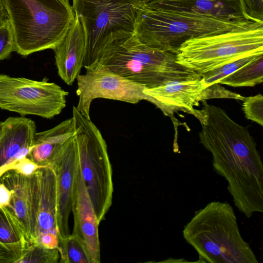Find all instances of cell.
Returning <instances> with one entry per match:
<instances>
[{
  "label": "cell",
  "mask_w": 263,
  "mask_h": 263,
  "mask_svg": "<svg viewBox=\"0 0 263 263\" xmlns=\"http://www.w3.org/2000/svg\"><path fill=\"white\" fill-rule=\"evenodd\" d=\"M196 117L200 142L212 157L214 171L228 183L236 208L247 218L263 212V163L248 127L220 107L202 101Z\"/></svg>",
  "instance_id": "1"
},
{
  "label": "cell",
  "mask_w": 263,
  "mask_h": 263,
  "mask_svg": "<svg viewBox=\"0 0 263 263\" xmlns=\"http://www.w3.org/2000/svg\"><path fill=\"white\" fill-rule=\"evenodd\" d=\"M183 236L197 252L198 262L258 263L242 238L232 206L214 201L196 210L184 226Z\"/></svg>",
  "instance_id": "2"
},
{
  "label": "cell",
  "mask_w": 263,
  "mask_h": 263,
  "mask_svg": "<svg viewBox=\"0 0 263 263\" xmlns=\"http://www.w3.org/2000/svg\"><path fill=\"white\" fill-rule=\"evenodd\" d=\"M11 24L14 51L26 57L54 49L75 18L69 0H2Z\"/></svg>",
  "instance_id": "3"
},
{
  "label": "cell",
  "mask_w": 263,
  "mask_h": 263,
  "mask_svg": "<svg viewBox=\"0 0 263 263\" xmlns=\"http://www.w3.org/2000/svg\"><path fill=\"white\" fill-rule=\"evenodd\" d=\"M98 61L146 88L202 78L178 63L176 54L149 47L140 42L134 34L108 45Z\"/></svg>",
  "instance_id": "4"
},
{
  "label": "cell",
  "mask_w": 263,
  "mask_h": 263,
  "mask_svg": "<svg viewBox=\"0 0 263 263\" xmlns=\"http://www.w3.org/2000/svg\"><path fill=\"white\" fill-rule=\"evenodd\" d=\"M251 21H225L191 13L153 9L142 2L134 35L149 47L176 54L189 40L225 32Z\"/></svg>",
  "instance_id": "5"
},
{
  "label": "cell",
  "mask_w": 263,
  "mask_h": 263,
  "mask_svg": "<svg viewBox=\"0 0 263 263\" xmlns=\"http://www.w3.org/2000/svg\"><path fill=\"white\" fill-rule=\"evenodd\" d=\"M72 8L82 25L85 43L83 67L97 61L112 42L134 34L137 0H72Z\"/></svg>",
  "instance_id": "6"
},
{
  "label": "cell",
  "mask_w": 263,
  "mask_h": 263,
  "mask_svg": "<svg viewBox=\"0 0 263 263\" xmlns=\"http://www.w3.org/2000/svg\"><path fill=\"white\" fill-rule=\"evenodd\" d=\"M263 54V23L246 25L188 40L176 53L177 62L200 74L241 58Z\"/></svg>",
  "instance_id": "7"
},
{
  "label": "cell",
  "mask_w": 263,
  "mask_h": 263,
  "mask_svg": "<svg viewBox=\"0 0 263 263\" xmlns=\"http://www.w3.org/2000/svg\"><path fill=\"white\" fill-rule=\"evenodd\" d=\"M79 166L82 177L100 223L110 209L114 185L106 143L95 124L72 108Z\"/></svg>",
  "instance_id": "8"
},
{
  "label": "cell",
  "mask_w": 263,
  "mask_h": 263,
  "mask_svg": "<svg viewBox=\"0 0 263 263\" xmlns=\"http://www.w3.org/2000/svg\"><path fill=\"white\" fill-rule=\"evenodd\" d=\"M68 92L46 80L0 74V108L51 119L65 107Z\"/></svg>",
  "instance_id": "9"
},
{
  "label": "cell",
  "mask_w": 263,
  "mask_h": 263,
  "mask_svg": "<svg viewBox=\"0 0 263 263\" xmlns=\"http://www.w3.org/2000/svg\"><path fill=\"white\" fill-rule=\"evenodd\" d=\"M84 68L85 73L79 74L76 79L79 101L76 108L85 118L90 119V107L95 99L132 104L143 100L152 102V98L143 92L145 86L116 73L98 61Z\"/></svg>",
  "instance_id": "10"
},
{
  "label": "cell",
  "mask_w": 263,
  "mask_h": 263,
  "mask_svg": "<svg viewBox=\"0 0 263 263\" xmlns=\"http://www.w3.org/2000/svg\"><path fill=\"white\" fill-rule=\"evenodd\" d=\"M34 211L36 229L33 243L57 249V191L55 173L50 166L34 172Z\"/></svg>",
  "instance_id": "11"
},
{
  "label": "cell",
  "mask_w": 263,
  "mask_h": 263,
  "mask_svg": "<svg viewBox=\"0 0 263 263\" xmlns=\"http://www.w3.org/2000/svg\"><path fill=\"white\" fill-rule=\"evenodd\" d=\"M79 165L78 151L74 136L56 151L48 164L53 170L57 180V227L59 239L71 234L69 218Z\"/></svg>",
  "instance_id": "12"
},
{
  "label": "cell",
  "mask_w": 263,
  "mask_h": 263,
  "mask_svg": "<svg viewBox=\"0 0 263 263\" xmlns=\"http://www.w3.org/2000/svg\"><path fill=\"white\" fill-rule=\"evenodd\" d=\"M74 224L71 234L82 246L89 263L101 262L98 222L79 165L72 195Z\"/></svg>",
  "instance_id": "13"
},
{
  "label": "cell",
  "mask_w": 263,
  "mask_h": 263,
  "mask_svg": "<svg viewBox=\"0 0 263 263\" xmlns=\"http://www.w3.org/2000/svg\"><path fill=\"white\" fill-rule=\"evenodd\" d=\"M208 86L202 79L176 82L146 88L144 93L152 98V103L166 116L171 118L174 112L182 111L197 116L199 102L204 101L203 91Z\"/></svg>",
  "instance_id": "14"
},
{
  "label": "cell",
  "mask_w": 263,
  "mask_h": 263,
  "mask_svg": "<svg viewBox=\"0 0 263 263\" xmlns=\"http://www.w3.org/2000/svg\"><path fill=\"white\" fill-rule=\"evenodd\" d=\"M11 192L7 206L23 228L29 245L34 243L36 219L34 211V187L33 174L23 175L15 170H9L0 177Z\"/></svg>",
  "instance_id": "15"
},
{
  "label": "cell",
  "mask_w": 263,
  "mask_h": 263,
  "mask_svg": "<svg viewBox=\"0 0 263 263\" xmlns=\"http://www.w3.org/2000/svg\"><path fill=\"white\" fill-rule=\"evenodd\" d=\"M149 8L184 12L225 21H251L243 0H153Z\"/></svg>",
  "instance_id": "16"
},
{
  "label": "cell",
  "mask_w": 263,
  "mask_h": 263,
  "mask_svg": "<svg viewBox=\"0 0 263 263\" xmlns=\"http://www.w3.org/2000/svg\"><path fill=\"white\" fill-rule=\"evenodd\" d=\"M35 133V123L30 119L23 116L6 119L0 135V167L27 157Z\"/></svg>",
  "instance_id": "17"
},
{
  "label": "cell",
  "mask_w": 263,
  "mask_h": 263,
  "mask_svg": "<svg viewBox=\"0 0 263 263\" xmlns=\"http://www.w3.org/2000/svg\"><path fill=\"white\" fill-rule=\"evenodd\" d=\"M85 43L79 17L75 18L62 42L54 49L58 73L68 85H72L83 67Z\"/></svg>",
  "instance_id": "18"
},
{
  "label": "cell",
  "mask_w": 263,
  "mask_h": 263,
  "mask_svg": "<svg viewBox=\"0 0 263 263\" xmlns=\"http://www.w3.org/2000/svg\"><path fill=\"white\" fill-rule=\"evenodd\" d=\"M75 135L76 125L72 117L51 129L36 133L33 147L27 157L39 165L48 166L55 151Z\"/></svg>",
  "instance_id": "19"
},
{
  "label": "cell",
  "mask_w": 263,
  "mask_h": 263,
  "mask_svg": "<svg viewBox=\"0 0 263 263\" xmlns=\"http://www.w3.org/2000/svg\"><path fill=\"white\" fill-rule=\"evenodd\" d=\"M0 242L15 255L16 261L29 246L23 228L7 206L0 208Z\"/></svg>",
  "instance_id": "20"
},
{
  "label": "cell",
  "mask_w": 263,
  "mask_h": 263,
  "mask_svg": "<svg viewBox=\"0 0 263 263\" xmlns=\"http://www.w3.org/2000/svg\"><path fill=\"white\" fill-rule=\"evenodd\" d=\"M263 81V54L221 79L219 84L233 87L254 86Z\"/></svg>",
  "instance_id": "21"
},
{
  "label": "cell",
  "mask_w": 263,
  "mask_h": 263,
  "mask_svg": "<svg viewBox=\"0 0 263 263\" xmlns=\"http://www.w3.org/2000/svg\"><path fill=\"white\" fill-rule=\"evenodd\" d=\"M57 249L60 254V262L89 263L82 246L71 234L59 239Z\"/></svg>",
  "instance_id": "22"
},
{
  "label": "cell",
  "mask_w": 263,
  "mask_h": 263,
  "mask_svg": "<svg viewBox=\"0 0 263 263\" xmlns=\"http://www.w3.org/2000/svg\"><path fill=\"white\" fill-rule=\"evenodd\" d=\"M60 254L57 249H50L36 243L29 245L15 263H57Z\"/></svg>",
  "instance_id": "23"
},
{
  "label": "cell",
  "mask_w": 263,
  "mask_h": 263,
  "mask_svg": "<svg viewBox=\"0 0 263 263\" xmlns=\"http://www.w3.org/2000/svg\"><path fill=\"white\" fill-rule=\"evenodd\" d=\"M259 55L246 56L229 62L210 71L202 73L201 79L206 86L219 83L221 79L248 64Z\"/></svg>",
  "instance_id": "24"
},
{
  "label": "cell",
  "mask_w": 263,
  "mask_h": 263,
  "mask_svg": "<svg viewBox=\"0 0 263 263\" xmlns=\"http://www.w3.org/2000/svg\"><path fill=\"white\" fill-rule=\"evenodd\" d=\"M242 110L247 119L263 125V96L259 93L254 96L245 97Z\"/></svg>",
  "instance_id": "25"
},
{
  "label": "cell",
  "mask_w": 263,
  "mask_h": 263,
  "mask_svg": "<svg viewBox=\"0 0 263 263\" xmlns=\"http://www.w3.org/2000/svg\"><path fill=\"white\" fill-rule=\"evenodd\" d=\"M14 51L12 29L8 18L0 23V61L7 59Z\"/></svg>",
  "instance_id": "26"
},
{
  "label": "cell",
  "mask_w": 263,
  "mask_h": 263,
  "mask_svg": "<svg viewBox=\"0 0 263 263\" xmlns=\"http://www.w3.org/2000/svg\"><path fill=\"white\" fill-rule=\"evenodd\" d=\"M41 167L43 166L36 164L29 158L26 157L14 163L1 167L0 175L7 170L13 169L23 175L30 176Z\"/></svg>",
  "instance_id": "27"
},
{
  "label": "cell",
  "mask_w": 263,
  "mask_h": 263,
  "mask_svg": "<svg viewBox=\"0 0 263 263\" xmlns=\"http://www.w3.org/2000/svg\"><path fill=\"white\" fill-rule=\"evenodd\" d=\"M11 191L0 182V208L7 206L10 203Z\"/></svg>",
  "instance_id": "28"
},
{
  "label": "cell",
  "mask_w": 263,
  "mask_h": 263,
  "mask_svg": "<svg viewBox=\"0 0 263 263\" xmlns=\"http://www.w3.org/2000/svg\"><path fill=\"white\" fill-rule=\"evenodd\" d=\"M7 18V12L4 6L3 1L0 0V23Z\"/></svg>",
  "instance_id": "29"
},
{
  "label": "cell",
  "mask_w": 263,
  "mask_h": 263,
  "mask_svg": "<svg viewBox=\"0 0 263 263\" xmlns=\"http://www.w3.org/2000/svg\"><path fill=\"white\" fill-rule=\"evenodd\" d=\"M3 124H4V121L0 122V135L2 133V129H3Z\"/></svg>",
  "instance_id": "30"
},
{
  "label": "cell",
  "mask_w": 263,
  "mask_h": 263,
  "mask_svg": "<svg viewBox=\"0 0 263 263\" xmlns=\"http://www.w3.org/2000/svg\"><path fill=\"white\" fill-rule=\"evenodd\" d=\"M137 1H141L144 3H148L151 1H152L153 0H137Z\"/></svg>",
  "instance_id": "31"
}]
</instances>
